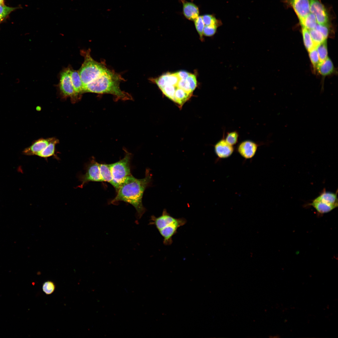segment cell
Listing matches in <instances>:
<instances>
[{
	"instance_id": "7a4b0ae2",
	"label": "cell",
	"mask_w": 338,
	"mask_h": 338,
	"mask_svg": "<svg viewBox=\"0 0 338 338\" xmlns=\"http://www.w3.org/2000/svg\"><path fill=\"white\" fill-rule=\"evenodd\" d=\"M123 80L120 74L105 65L91 81L84 86V93L110 94L118 100H131V96L120 88V83Z\"/></svg>"
},
{
	"instance_id": "ba28073f",
	"label": "cell",
	"mask_w": 338,
	"mask_h": 338,
	"mask_svg": "<svg viewBox=\"0 0 338 338\" xmlns=\"http://www.w3.org/2000/svg\"><path fill=\"white\" fill-rule=\"evenodd\" d=\"M81 184L78 186L82 188L86 183L90 182H102V179L99 167V163L92 158L86 165L84 174L80 175L79 177Z\"/></svg>"
},
{
	"instance_id": "d590c367",
	"label": "cell",
	"mask_w": 338,
	"mask_h": 338,
	"mask_svg": "<svg viewBox=\"0 0 338 338\" xmlns=\"http://www.w3.org/2000/svg\"><path fill=\"white\" fill-rule=\"evenodd\" d=\"M180 79L186 80L190 74L185 71H180L176 73Z\"/></svg>"
},
{
	"instance_id": "d6a6232c",
	"label": "cell",
	"mask_w": 338,
	"mask_h": 338,
	"mask_svg": "<svg viewBox=\"0 0 338 338\" xmlns=\"http://www.w3.org/2000/svg\"><path fill=\"white\" fill-rule=\"evenodd\" d=\"M217 25H205L203 30V34L205 36H210L213 35L216 32Z\"/></svg>"
},
{
	"instance_id": "8992f818",
	"label": "cell",
	"mask_w": 338,
	"mask_h": 338,
	"mask_svg": "<svg viewBox=\"0 0 338 338\" xmlns=\"http://www.w3.org/2000/svg\"><path fill=\"white\" fill-rule=\"evenodd\" d=\"M337 194V191L336 193H334L324 190L312 201L310 205L319 213H329L338 207Z\"/></svg>"
},
{
	"instance_id": "4dcf8cb0",
	"label": "cell",
	"mask_w": 338,
	"mask_h": 338,
	"mask_svg": "<svg viewBox=\"0 0 338 338\" xmlns=\"http://www.w3.org/2000/svg\"><path fill=\"white\" fill-rule=\"evenodd\" d=\"M203 21L205 25H217V20L211 15L206 14L202 16Z\"/></svg>"
},
{
	"instance_id": "4fadbf2b",
	"label": "cell",
	"mask_w": 338,
	"mask_h": 338,
	"mask_svg": "<svg viewBox=\"0 0 338 338\" xmlns=\"http://www.w3.org/2000/svg\"><path fill=\"white\" fill-rule=\"evenodd\" d=\"M52 138H41L35 141L31 146L25 149L23 153L28 156H37L48 145Z\"/></svg>"
},
{
	"instance_id": "9a60e30c",
	"label": "cell",
	"mask_w": 338,
	"mask_h": 338,
	"mask_svg": "<svg viewBox=\"0 0 338 338\" xmlns=\"http://www.w3.org/2000/svg\"><path fill=\"white\" fill-rule=\"evenodd\" d=\"M70 76L74 90L79 95L84 93V86L79 75L78 70L70 69Z\"/></svg>"
},
{
	"instance_id": "d4e9b609",
	"label": "cell",
	"mask_w": 338,
	"mask_h": 338,
	"mask_svg": "<svg viewBox=\"0 0 338 338\" xmlns=\"http://www.w3.org/2000/svg\"><path fill=\"white\" fill-rule=\"evenodd\" d=\"M177 88L173 85L167 84L161 90L164 94L173 101L175 92Z\"/></svg>"
},
{
	"instance_id": "8fae6325",
	"label": "cell",
	"mask_w": 338,
	"mask_h": 338,
	"mask_svg": "<svg viewBox=\"0 0 338 338\" xmlns=\"http://www.w3.org/2000/svg\"><path fill=\"white\" fill-rule=\"evenodd\" d=\"M289 3L300 23L310 13L309 0H289Z\"/></svg>"
},
{
	"instance_id": "484cf974",
	"label": "cell",
	"mask_w": 338,
	"mask_h": 338,
	"mask_svg": "<svg viewBox=\"0 0 338 338\" xmlns=\"http://www.w3.org/2000/svg\"><path fill=\"white\" fill-rule=\"evenodd\" d=\"M194 24L201 38H202L203 30L205 24L203 21L202 16H198L194 20Z\"/></svg>"
},
{
	"instance_id": "1f68e13d",
	"label": "cell",
	"mask_w": 338,
	"mask_h": 338,
	"mask_svg": "<svg viewBox=\"0 0 338 338\" xmlns=\"http://www.w3.org/2000/svg\"><path fill=\"white\" fill-rule=\"evenodd\" d=\"M315 29L320 32L324 38L326 39L329 33L328 25L320 24L317 23Z\"/></svg>"
},
{
	"instance_id": "7c38bea8",
	"label": "cell",
	"mask_w": 338,
	"mask_h": 338,
	"mask_svg": "<svg viewBox=\"0 0 338 338\" xmlns=\"http://www.w3.org/2000/svg\"><path fill=\"white\" fill-rule=\"evenodd\" d=\"M214 148L215 154L219 159L228 158L232 155L234 150V146L230 145L226 141L224 134L223 138L215 144Z\"/></svg>"
},
{
	"instance_id": "603a6c76",
	"label": "cell",
	"mask_w": 338,
	"mask_h": 338,
	"mask_svg": "<svg viewBox=\"0 0 338 338\" xmlns=\"http://www.w3.org/2000/svg\"><path fill=\"white\" fill-rule=\"evenodd\" d=\"M18 8L17 7H11L4 5H0V23L4 20L13 11Z\"/></svg>"
},
{
	"instance_id": "52a82bcc",
	"label": "cell",
	"mask_w": 338,
	"mask_h": 338,
	"mask_svg": "<svg viewBox=\"0 0 338 338\" xmlns=\"http://www.w3.org/2000/svg\"><path fill=\"white\" fill-rule=\"evenodd\" d=\"M71 67L64 68L60 72L59 84L60 92L64 97H70L73 101H75L79 95L74 88L70 76Z\"/></svg>"
},
{
	"instance_id": "e0dca14e",
	"label": "cell",
	"mask_w": 338,
	"mask_h": 338,
	"mask_svg": "<svg viewBox=\"0 0 338 338\" xmlns=\"http://www.w3.org/2000/svg\"><path fill=\"white\" fill-rule=\"evenodd\" d=\"M316 69L320 74L326 76L333 72L334 66L331 60L327 57L324 61L319 64Z\"/></svg>"
},
{
	"instance_id": "d6986e66",
	"label": "cell",
	"mask_w": 338,
	"mask_h": 338,
	"mask_svg": "<svg viewBox=\"0 0 338 338\" xmlns=\"http://www.w3.org/2000/svg\"><path fill=\"white\" fill-rule=\"evenodd\" d=\"M300 24L302 27L309 30L315 28L317 23L315 16L310 12L305 17Z\"/></svg>"
},
{
	"instance_id": "5b68a950",
	"label": "cell",
	"mask_w": 338,
	"mask_h": 338,
	"mask_svg": "<svg viewBox=\"0 0 338 338\" xmlns=\"http://www.w3.org/2000/svg\"><path fill=\"white\" fill-rule=\"evenodd\" d=\"M131 156L130 153L126 151L123 159L109 164L112 179V185L116 191L126 178L131 175L130 165Z\"/></svg>"
},
{
	"instance_id": "30bf717a",
	"label": "cell",
	"mask_w": 338,
	"mask_h": 338,
	"mask_svg": "<svg viewBox=\"0 0 338 338\" xmlns=\"http://www.w3.org/2000/svg\"><path fill=\"white\" fill-rule=\"evenodd\" d=\"M260 144L251 140H245L239 143L237 151L245 160L252 158L255 155Z\"/></svg>"
},
{
	"instance_id": "8d00e7d4",
	"label": "cell",
	"mask_w": 338,
	"mask_h": 338,
	"mask_svg": "<svg viewBox=\"0 0 338 338\" xmlns=\"http://www.w3.org/2000/svg\"><path fill=\"white\" fill-rule=\"evenodd\" d=\"M4 4V0H0V5Z\"/></svg>"
},
{
	"instance_id": "ac0fdd59",
	"label": "cell",
	"mask_w": 338,
	"mask_h": 338,
	"mask_svg": "<svg viewBox=\"0 0 338 338\" xmlns=\"http://www.w3.org/2000/svg\"><path fill=\"white\" fill-rule=\"evenodd\" d=\"M100 175L103 182H106L112 185V179L109 164H99Z\"/></svg>"
},
{
	"instance_id": "ffe728a7",
	"label": "cell",
	"mask_w": 338,
	"mask_h": 338,
	"mask_svg": "<svg viewBox=\"0 0 338 338\" xmlns=\"http://www.w3.org/2000/svg\"><path fill=\"white\" fill-rule=\"evenodd\" d=\"M302 33L305 46L308 52L316 48L315 47L309 30L305 28L302 27Z\"/></svg>"
},
{
	"instance_id": "2e32d148",
	"label": "cell",
	"mask_w": 338,
	"mask_h": 338,
	"mask_svg": "<svg viewBox=\"0 0 338 338\" xmlns=\"http://www.w3.org/2000/svg\"><path fill=\"white\" fill-rule=\"evenodd\" d=\"M59 143V140L54 138H52V139L46 147L42 151L39 152L37 155L40 157L45 159L54 156L55 158L58 159V157L55 155V146Z\"/></svg>"
},
{
	"instance_id": "277c9868",
	"label": "cell",
	"mask_w": 338,
	"mask_h": 338,
	"mask_svg": "<svg viewBox=\"0 0 338 338\" xmlns=\"http://www.w3.org/2000/svg\"><path fill=\"white\" fill-rule=\"evenodd\" d=\"M80 54L84 60L78 71L84 86L93 80L105 64L94 59L91 56L90 49L81 50Z\"/></svg>"
},
{
	"instance_id": "44dd1931",
	"label": "cell",
	"mask_w": 338,
	"mask_h": 338,
	"mask_svg": "<svg viewBox=\"0 0 338 338\" xmlns=\"http://www.w3.org/2000/svg\"><path fill=\"white\" fill-rule=\"evenodd\" d=\"M308 30L315 47L326 40L323 35L315 29Z\"/></svg>"
},
{
	"instance_id": "836d02e7",
	"label": "cell",
	"mask_w": 338,
	"mask_h": 338,
	"mask_svg": "<svg viewBox=\"0 0 338 338\" xmlns=\"http://www.w3.org/2000/svg\"><path fill=\"white\" fill-rule=\"evenodd\" d=\"M187 80L188 82L190 88L192 91L196 88L197 85L196 77L193 74H190Z\"/></svg>"
},
{
	"instance_id": "83f0119b",
	"label": "cell",
	"mask_w": 338,
	"mask_h": 338,
	"mask_svg": "<svg viewBox=\"0 0 338 338\" xmlns=\"http://www.w3.org/2000/svg\"><path fill=\"white\" fill-rule=\"evenodd\" d=\"M166 80V84H169L177 87V85L180 79L176 73L170 74L167 73L165 74ZM166 86V85H165Z\"/></svg>"
},
{
	"instance_id": "f546056e",
	"label": "cell",
	"mask_w": 338,
	"mask_h": 338,
	"mask_svg": "<svg viewBox=\"0 0 338 338\" xmlns=\"http://www.w3.org/2000/svg\"><path fill=\"white\" fill-rule=\"evenodd\" d=\"M55 289V284L51 281H47L43 284V290L47 294H50L52 293Z\"/></svg>"
},
{
	"instance_id": "f1b7e54d",
	"label": "cell",
	"mask_w": 338,
	"mask_h": 338,
	"mask_svg": "<svg viewBox=\"0 0 338 338\" xmlns=\"http://www.w3.org/2000/svg\"><path fill=\"white\" fill-rule=\"evenodd\" d=\"M177 89L178 88L181 89L187 93L191 95H192L193 91L190 88L187 79H180L177 85Z\"/></svg>"
},
{
	"instance_id": "3957f363",
	"label": "cell",
	"mask_w": 338,
	"mask_h": 338,
	"mask_svg": "<svg viewBox=\"0 0 338 338\" xmlns=\"http://www.w3.org/2000/svg\"><path fill=\"white\" fill-rule=\"evenodd\" d=\"M186 223L187 220L185 218H174L164 209L160 216H151L149 224L154 225L157 228L163 238L164 244L169 245L172 243V238L177 233L178 229Z\"/></svg>"
},
{
	"instance_id": "4316f807",
	"label": "cell",
	"mask_w": 338,
	"mask_h": 338,
	"mask_svg": "<svg viewBox=\"0 0 338 338\" xmlns=\"http://www.w3.org/2000/svg\"><path fill=\"white\" fill-rule=\"evenodd\" d=\"M309 52V55L311 61L314 69L317 68L319 63V59L316 48L310 50Z\"/></svg>"
},
{
	"instance_id": "6da1fadb",
	"label": "cell",
	"mask_w": 338,
	"mask_h": 338,
	"mask_svg": "<svg viewBox=\"0 0 338 338\" xmlns=\"http://www.w3.org/2000/svg\"><path fill=\"white\" fill-rule=\"evenodd\" d=\"M152 175L146 170L144 178L138 179L132 175L127 177L117 191V194L110 202L113 204L122 201L130 203L136 209L138 218H141L145 212L142 198L144 192L151 182Z\"/></svg>"
},
{
	"instance_id": "9c48e42d",
	"label": "cell",
	"mask_w": 338,
	"mask_h": 338,
	"mask_svg": "<svg viewBox=\"0 0 338 338\" xmlns=\"http://www.w3.org/2000/svg\"><path fill=\"white\" fill-rule=\"evenodd\" d=\"M310 12L315 16L318 24L328 25L329 18L324 7L318 0H309Z\"/></svg>"
},
{
	"instance_id": "e575fe53",
	"label": "cell",
	"mask_w": 338,
	"mask_h": 338,
	"mask_svg": "<svg viewBox=\"0 0 338 338\" xmlns=\"http://www.w3.org/2000/svg\"><path fill=\"white\" fill-rule=\"evenodd\" d=\"M154 81L161 90L166 84V80L165 74L162 75L155 79Z\"/></svg>"
},
{
	"instance_id": "cb8c5ba5",
	"label": "cell",
	"mask_w": 338,
	"mask_h": 338,
	"mask_svg": "<svg viewBox=\"0 0 338 338\" xmlns=\"http://www.w3.org/2000/svg\"><path fill=\"white\" fill-rule=\"evenodd\" d=\"M239 134L237 131L227 132L224 137L226 141L230 145L233 146L238 142Z\"/></svg>"
},
{
	"instance_id": "7402d4cb",
	"label": "cell",
	"mask_w": 338,
	"mask_h": 338,
	"mask_svg": "<svg viewBox=\"0 0 338 338\" xmlns=\"http://www.w3.org/2000/svg\"><path fill=\"white\" fill-rule=\"evenodd\" d=\"M318 54L319 63L324 61L328 57V52L326 40L318 45L316 47Z\"/></svg>"
},
{
	"instance_id": "5bb4252c",
	"label": "cell",
	"mask_w": 338,
	"mask_h": 338,
	"mask_svg": "<svg viewBox=\"0 0 338 338\" xmlns=\"http://www.w3.org/2000/svg\"><path fill=\"white\" fill-rule=\"evenodd\" d=\"M181 1L182 4L183 13L184 16L189 20L194 21L199 15L198 7L193 3L185 0Z\"/></svg>"
}]
</instances>
